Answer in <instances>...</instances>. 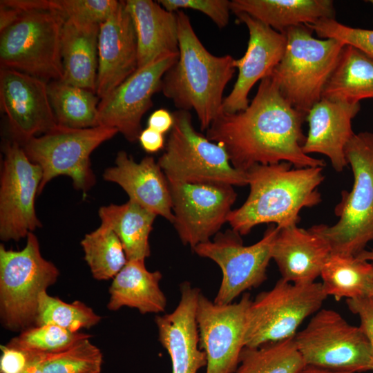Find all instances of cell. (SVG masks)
I'll use <instances>...</instances> for the list:
<instances>
[{
  "instance_id": "6da1fadb",
  "label": "cell",
  "mask_w": 373,
  "mask_h": 373,
  "mask_svg": "<svg viewBox=\"0 0 373 373\" xmlns=\"http://www.w3.org/2000/svg\"><path fill=\"white\" fill-rule=\"evenodd\" d=\"M305 119L268 76L260 80L249 106L236 113L221 114L207 130V137L224 147L232 166L242 172L255 164L281 162L295 168L324 167L323 160L303 151Z\"/></svg>"
},
{
  "instance_id": "7a4b0ae2",
  "label": "cell",
  "mask_w": 373,
  "mask_h": 373,
  "mask_svg": "<svg viewBox=\"0 0 373 373\" xmlns=\"http://www.w3.org/2000/svg\"><path fill=\"white\" fill-rule=\"evenodd\" d=\"M323 167L295 168L287 162L255 164L245 173L249 194L243 204L229 213L227 222L240 236L262 223L280 229L297 225L303 208L321 202L318 186Z\"/></svg>"
},
{
  "instance_id": "3957f363",
  "label": "cell",
  "mask_w": 373,
  "mask_h": 373,
  "mask_svg": "<svg viewBox=\"0 0 373 373\" xmlns=\"http://www.w3.org/2000/svg\"><path fill=\"white\" fill-rule=\"evenodd\" d=\"M176 13L179 57L164 74L161 90L179 110H193L200 129L205 131L222 114L223 93L235 73L236 59L209 52L189 16L182 10Z\"/></svg>"
},
{
  "instance_id": "277c9868",
  "label": "cell",
  "mask_w": 373,
  "mask_h": 373,
  "mask_svg": "<svg viewBox=\"0 0 373 373\" xmlns=\"http://www.w3.org/2000/svg\"><path fill=\"white\" fill-rule=\"evenodd\" d=\"M345 155L354 177L351 191H343L333 225L310 229L328 243L331 254L356 256L373 241V133H354Z\"/></svg>"
},
{
  "instance_id": "5b68a950",
  "label": "cell",
  "mask_w": 373,
  "mask_h": 373,
  "mask_svg": "<svg viewBox=\"0 0 373 373\" xmlns=\"http://www.w3.org/2000/svg\"><path fill=\"white\" fill-rule=\"evenodd\" d=\"M306 25L288 28L283 58L269 77L284 98L307 117L318 102L344 44L334 39H319Z\"/></svg>"
},
{
  "instance_id": "8992f818",
  "label": "cell",
  "mask_w": 373,
  "mask_h": 373,
  "mask_svg": "<svg viewBox=\"0 0 373 373\" xmlns=\"http://www.w3.org/2000/svg\"><path fill=\"white\" fill-rule=\"evenodd\" d=\"M16 8L18 15L0 30L1 68H10L46 82L62 80L61 35L65 18L45 9Z\"/></svg>"
},
{
  "instance_id": "52a82bcc",
  "label": "cell",
  "mask_w": 373,
  "mask_h": 373,
  "mask_svg": "<svg viewBox=\"0 0 373 373\" xmlns=\"http://www.w3.org/2000/svg\"><path fill=\"white\" fill-rule=\"evenodd\" d=\"M19 251L0 245V318L12 332L35 325L39 295L56 283L57 267L45 259L37 236L30 232Z\"/></svg>"
},
{
  "instance_id": "ba28073f",
  "label": "cell",
  "mask_w": 373,
  "mask_h": 373,
  "mask_svg": "<svg viewBox=\"0 0 373 373\" xmlns=\"http://www.w3.org/2000/svg\"><path fill=\"white\" fill-rule=\"evenodd\" d=\"M173 126L157 163L169 182L247 185L246 173L235 169L224 147L194 128L188 111L173 113Z\"/></svg>"
},
{
  "instance_id": "9c48e42d",
  "label": "cell",
  "mask_w": 373,
  "mask_h": 373,
  "mask_svg": "<svg viewBox=\"0 0 373 373\" xmlns=\"http://www.w3.org/2000/svg\"><path fill=\"white\" fill-rule=\"evenodd\" d=\"M321 283L295 284L280 278L251 300L247 316L245 347L292 338L298 327L327 298Z\"/></svg>"
},
{
  "instance_id": "30bf717a",
  "label": "cell",
  "mask_w": 373,
  "mask_h": 373,
  "mask_svg": "<svg viewBox=\"0 0 373 373\" xmlns=\"http://www.w3.org/2000/svg\"><path fill=\"white\" fill-rule=\"evenodd\" d=\"M117 133L115 128L100 126L75 129L57 125L41 136L19 143L28 158L42 169L38 195L52 179L59 175L70 177L77 190L88 191L95 183L90 155Z\"/></svg>"
},
{
  "instance_id": "8fae6325",
  "label": "cell",
  "mask_w": 373,
  "mask_h": 373,
  "mask_svg": "<svg viewBox=\"0 0 373 373\" xmlns=\"http://www.w3.org/2000/svg\"><path fill=\"white\" fill-rule=\"evenodd\" d=\"M294 339L306 365L352 373L373 370L364 331L334 309H320Z\"/></svg>"
},
{
  "instance_id": "7c38bea8",
  "label": "cell",
  "mask_w": 373,
  "mask_h": 373,
  "mask_svg": "<svg viewBox=\"0 0 373 373\" xmlns=\"http://www.w3.org/2000/svg\"><path fill=\"white\" fill-rule=\"evenodd\" d=\"M280 229L271 224L262 238L249 246L243 245L238 232L227 229L193 249L198 256L214 261L221 269L222 278L215 303H231L241 294L258 287L267 279L272 246Z\"/></svg>"
},
{
  "instance_id": "4fadbf2b",
  "label": "cell",
  "mask_w": 373,
  "mask_h": 373,
  "mask_svg": "<svg viewBox=\"0 0 373 373\" xmlns=\"http://www.w3.org/2000/svg\"><path fill=\"white\" fill-rule=\"evenodd\" d=\"M42 176L40 166L28 158L17 141L6 143L0 180L1 240L19 241L41 227L35 202Z\"/></svg>"
},
{
  "instance_id": "5bb4252c",
  "label": "cell",
  "mask_w": 373,
  "mask_h": 373,
  "mask_svg": "<svg viewBox=\"0 0 373 373\" xmlns=\"http://www.w3.org/2000/svg\"><path fill=\"white\" fill-rule=\"evenodd\" d=\"M174 227L184 245L193 249L208 242L227 222L237 193L222 184L169 182Z\"/></svg>"
},
{
  "instance_id": "9a60e30c",
  "label": "cell",
  "mask_w": 373,
  "mask_h": 373,
  "mask_svg": "<svg viewBox=\"0 0 373 373\" xmlns=\"http://www.w3.org/2000/svg\"><path fill=\"white\" fill-rule=\"evenodd\" d=\"M251 302L244 293L237 303L220 305L200 293L196 308L199 346L207 355L205 373H234L245 347L247 316Z\"/></svg>"
},
{
  "instance_id": "2e32d148",
  "label": "cell",
  "mask_w": 373,
  "mask_h": 373,
  "mask_svg": "<svg viewBox=\"0 0 373 373\" xmlns=\"http://www.w3.org/2000/svg\"><path fill=\"white\" fill-rule=\"evenodd\" d=\"M179 54L163 57L137 69L98 105V125L115 128L130 142L138 140L143 115L153 105L152 97L161 90L162 78Z\"/></svg>"
},
{
  "instance_id": "e0dca14e",
  "label": "cell",
  "mask_w": 373,
  "mask_h": 373,
  "mask_svg": "<svg viewBox=\"0 0 373 373\" xmlns=\"http://www.w3.org/2000/svg\"><path fill=\"white\" fill-rule=\"evenodd\" d=\"M0 104L10 131L19 143L57 126L48 82L10 68L0 70Z\"/></svg>"
},
{
  "instance_id": "ac0fdd59",
  "label": "cell",
  "mask_w": 373,
  "mask_h": 373,
  "mask_svg": "<svg viewBox=\"0 0 373 373\" xmlns=\"http://www.w3.org/2000/svg\"><path fill=\"white\" fill-rule=\"evenodd\" d=\"M247 28L249 38L243 57L235 60L238 75L231 93L224 99L222 114L245 110L249 104V93L256 83L271 75L284 55L287 38L246 13L236 15Z\"/></svg>"
},
{
  "instance_id": "d6986e66",
  "label": "cell",
  "mask_w": 373,
  "mask_h": 373,
  "mask_svg": "<svg viewBox=\"0 0 373 373\" xmlns=\"http://www.w3.org/2000/svg\"><path fill=\"white\" fill-rule=\"evenodd\" d=\"M137 70L135 30L124 1L99 26L95 93L101 99Z\"/></svg>"
},
{
  "instance_id": "ffe728a7",
  "label": "cell",
  "mask_w": 373,
  "mask_h": 373,
  "mask_svg": "<svg viewBox=\"0 0 373 373\" xmlns=\"http://www.w3.org/2000/svg\"><path fill=\"white\" fill-rule=\"evenodd\" d=\"M180 299L169 314L155 318L158 339L169 354L172 373H198L207 366V355L199 346L196 308L200 291L184 281L180 285Z\"/></svg>"
},
{
  "instance_id": "44dd1931",
  "label": "cell",
  "mask_w": 373,
  "mask_h": 373,
  "mask_svg": "<svg viewBox=\"0 0 373 373\" xmlns=\"http://www.w3.org/2000/svg\"><path fill=\"white\" fill-rule=\"evenodd\" d=\"M104 180L117 184L129 200L173 223L174 216L169 181L151 156L136 162L125 151H119L115 165L103 173Z\"/></svg>"
},
{
  "instance_id": "7402d4cb",
  "label": "cell",
  "mask_w": 373,
  "mask_h": 373,
  "mask_svg": "<svg viewBox=\"0 0 373 373\" xmlns=\"http://www.w3.org/2000/svg\"><path fill=\"white\" fill-rule=\"evenodd\" d=\"M360 110V104H352L322 98L309 111L307 135L303 152L327 156L337 172L347 166L345 149L354 135L352 121Z\"/></svg>"
},
{
  "instance_id": "603a6c76",
  "label": "cell",
  "mask_w": 373,
  "mask_h": 373,
  "mask_svg": "<svg viewBox=\"0 0 373 373\" xmlns=\"http://www.w3.org/2000/svg\"><path fill=\"white\" fill-rule=\"evenodd\" d=\"M331 254L327 241L310 228L297 225L280 229L271 250L281 278L295 284H309L321 276Z\"/></svg>"
},
{
  "instance_id": "cb8c5ba5",
  "label": "cell",
  "mask_w": 373,
  "mask_h": 373,
  "mask_svg": "<svg viewBox=\"0 0 373 373\" xmlns=\"http://www.w3.org/2000/svg\"><path fill=\"white\" fill-rule=\"evenodd\" d=\"M134 25L137 44V69L169 55L179 54L176 12L151 0L124 1Z\"/></svg>"
},
{
  "instance_id": "d4e9b609",
  "label": "cell",
  "mask_w": 373,
  "mask_h": 373,
  "mask_svg": "<svg viewBox=\"0 0 373 373\" xmlns=\"http://www.w3.org/2000/svg\"><path fill=\"white\" fill-rule=\"evenodd\" d=\"M99 26L68 19L61 35V81L94 93L98 70Z\"/></svg>"
},
{
  "instance_id": "484cf974",
  "label": "cell",
  "mask_w": 373,
  "mask_h": 373,
  "mask_svg": "<svg viewBox=\"0 0 373 373\" xmlns=\"http://www.w3.org/2000/svg\"><path fill=\"white\" fill-rule=\"evenodd\" d=\"M162 278L160 271H149L144 260H128L109 287L108 309L116 311L125 306L142 314L164 312L166 298L160 286Z\"/></svg>"
},
{
  "instance_id": "4316f807",
  "label": "cell",
  "mask_w": 373,
  "mask_h": 373,
  "mask_svg": "<svg viewBox=\"0 0 373 373\" xmlns=\"http://www.w3.org/2000/svg\"><path fill=\"white\" fill-rule=\"evenodd\" d=\"M230 9L235 15L246 13L281 33L293 26L335 19L330 0H232Z\"/></svg>"
},
{
  "instance_id": "83f0119b",
  "label": "cell",
  "mask_w": 373,
  "mask_h": 373,
  "mask_svg": "<svg viewBox=\"0 0 373 373\" xmlns=\"http://www.w3.org/2000/svg\"><path fill=\"white\" fill-rule=\"evenodd\" d=\"M322 98L352 104L373 99V59L352 46L344 45Z\"/></svg>"
},
{
  "instance_id": "f1b7e54d",
  "label": "cell",
  "mask_w": 373,
  "mask_h": 373,
  "mask_svg": "<svg viewBox=\"0 0 373 373\" xmlns=\"http://www.w3.org/2000/svg\"><path fill=\"white\" fill-rule=\"evenodd\" d=\"M101 224L113 231L121 240L128 260H145L151 254L149 242L156 215L135 202L111 204L98 211Z\"/></svg>"
},
{
  "instance_id": "f546056e",
  "label": "cell",
  "mask_w": 373,
  "mask_h": 373,
  "mask_svg": "<svg viewBox=\"0 0 373 373\" xmlns=\"http://www.w3.org/2000/svg\"><path fill=\"white\" fill-rule=\"evenodd\" d=\"M48 92L57 125L75 129L99 126L100 99L95 93L61 80L48 82Z\"/></svg>"
},
{
  "instance_id": "4dcf8cb0",
  "label": "cell",
  "mask_w": 373,
  "mask_h": 373,
  "mask_svg": "<svg viewBox=\"0 0 373 373\" xmlns=\"http://www.w3.org/2000/svg\"><path fill=\"white\" fill-rule=\"evenodd\" d=\"M320 276L327 296L337 300L367 296L373 281V263L356 256L331 254Z\"/></svg>"
},
{
  "instance_id": "1f68e13d",
  "label": "cell",
  "mask_w": 373,
  "mask_h": 373,
  "mask_svg": "<svg viewBox=\"0 0 373 373\" xmlns=\"http://www.w3.org/2000/svg\"><path fill=\"white\" fill-rule=\"evenodd\" d=\"M305 365L292 337L245 347L234 373H299Z\"/></svg>"
},
{
  "instance_id": "d6a6232c",
  "label": "cell",
  "mask_w": 373,
  "mask_h": 373,
  "mask_svg": "<svg viewBox=\"0 0 373 373\" xmlns=\"http://www.w3.org/2000/svg\"><path fill=\"white\" fill-rule=\"evenodd\" d=\"M80 244L84 260L96 280L113 278L128 261L118 236L111 229L102 225L86 233Z\"/></svg>"
},
{
  "instance_id": "836d02e7",
  "label": "cell",
  "mask_w": 373,
  "mask_h": 373,
  "mask_svg": "<svg viewBox=\"0 0 373 373\" xmlns=\"http://www.w3.org/2000/svg\"><path fill=\"white\" fill-rule=\"evenodd\" d=\"M102 317L85 303L76 300L66 303L50 296L46 291L39 296L35 325H54L73 332L90 329L98 324Z\"/></svg>"
},
{
  "instance_id": "e575fe53",
  "label": "cell",
  "mask_w": 373,
  "mask_h": 373,
  "mask_svg": "<svg viewBox=\"0 0 373 373\" xmlns=\"http://www.w3.org/2000/svg\"><path fill=\"white\" fill-rule=\"evenodd\" d=\"M91 335L73 332L57 325L47 324L28 327L12 338L6 345L39 353H56L66 350Z\"/></svg>"
},
{
  "instance_id": "d590c367",
  "label": "cell",
  "mask_w": 373,
  "mask_h": 373,
  "mask_svg": "<svg viewBox=\"0 0 373 373\" xmlns=\"http://www.w3.org/2000/svg\"><path fill=\"white\" fill-rule=\"evenodd\" d=\"M103 354L89 338L56 353H46L43 373H101Z\"/></svg>"
},
{
  "instance_id": "8d00e7d4",
  "label": "cell",
  "mask_w": 373,
  "mask_h": 373,
  "mask_svg": "<svg viewBox=\"0 0 373 373\" xmlns=\"http://www.w3.org/2000/svg\"><path fill=\"white\" fill-rule=\"evenodd\" d=\"M116 0H44L46 10L61 15L65 19L101 24L117 9Z\"/></svg>"
},
{
  "instance_id": "74e56055",
  "label": "cell",
  "mask_w": 373,
  "mask_h": 373,
  "mask_svg": "<svg viewBox=\"0 0 373 373\" xmlns=\"http://www.w3.org/2000/svg\"><path fill=\"white\" fill-rule=\"evenodd\" d=\"M306 26L321 38L334 39L352 46L373 59V30L350 27L335 19H323Z\"/></svg>"
},
{
  "instance_id": "f35d334b",
  "label": "cell",
  "mask_w": 373,
  "mask_h": 373,
  "mask_svg": "<svg viewBox=\"0 0 373 373\" xmlns=\"http://www.w3.org/2000/svg\"><path fill=\"white\" fill-rule=\"evenodd\" d=\"M164 8L170 12L180 9L198 10L208 16L220 28L226 27L229 21L230 1L228 0H159Z\"/></svg>"
},
{
  "instance_id": "ab89813d",
  "label": "cell",
  "mask_w": 373,
  "mask_h": 373,
  "mask_svg": "<svg viewBox=\"0 0 373 373\" xmlns=\"http://www.w3.org/2000/svg\"><path fill=\"white\" fill-rule=\"evenodd\" d=\"M346 303L349 309L359 317L360 326L369 340L373 356V296L347 299Z\"/></svg>"
},
{
  "instance_id": "60d3db41",
  "label": "cell",
  "mask_w": 373,
  "mask_h": 373,
  "mask_svg": "<svg viewBox=\"0 0 373 373\" xmlns=\"http://www.w3.org/2000/svg\"><path fill=\"white\" fill-rule=\"evenodd\" d=\"M0 349V373H21L26 367L33 353L8 345H1Z\"/></svg>"
},
{
  "instance_id": "b9f144b4",
  "label": "cell",
  "mask_w": 373,
  "mask_h": 373,
  "mask_svg": "<svg viewBox=\"0 0 373 373\" xmlns=\"http://www.w3.org/2000/svg\"><path fill=\"white\" fill-rule=\"evenodd\" d=\"M138 140L143 149L149 153H156L164 146L163 134L149 127L141 131Z\"/></svg>"
},
{
  "instance_id": "7bdbcfd3",
  "label": "cell",
  "mask_w": 373,
  "mask_h": 373,
  "mask_svg": "<svg viewBox=\"0 0 373 373\" xmlns=\"http://www.w3.org/2000/svg\"><path fill=\"white\" fill-rule=\"evenodd\" d=\"M174 123L173 114L164 108L155 111L149 117L148 127L162 133L171 131Z\"/></svg>"
},
{
  "instance_id": "ee69618b",
  "label": "cell",
  "mask_w": 373,
  "mask_h": 373,
  "mask_svg": "<svg viewBox=\"0 0 373 373\" xmlns=\"http://www.w3.org/2000/svg\"><path fill=\"white\" fill-rule=\"evenodd\" d=\"M45 354L33 352L28 364L21 373H43L42 364Z\"/></svg>"
},
{
  "instance_id": "f6af8a7d",
  "label": "cell",
  "mask_w": 373,
  "mask_h": 373,
  "mask_svg": "<svg viewBox=\"0 0 373 373\" xmlns=\"http://www.w3.org/2000/svg\"><path fill=\"white\" fill-rule=\"evenodd\" d=\"M299 373H352L343 371H336L312 365H305Z\"/></svg>"
},
{
  "instance_id": "bcb514c9",
  "label": "cell",
  "mask_w": 373,
  "mask_h": 373,
  "mask_svg": "<svg viewBox=\"0 0 373 373\" xmlns=\"http://www.w3.org/2000/svg\"><path fill=\"white\" fill-rule=\"evenodd\" d=\"M356 257L360 260H366L373 263V249L370 250L365 249Z\"/></svg>"
},
{
  "instance_id": "7dc6e473",
  "label": "cell",
  "mask_w": 373,
  "mask_h": 373,
  "mask_svg": "<svg viewBox=\"0 0 373 373\" xmlns=\"http://www.w3.org/2000/svg\"><path fill=\"white\" fill-rule=\"evenodd\" d=\"M367 296H373V281L370 284V287L368 289Z\"/></svg>"
},
{
  "instance_id": "c3c4849f",
  "label": "cell",
  "mask_w": 373,
  "mask_h": 373,
  "mask_svg": "<svg viewBox=\"0 0 373 373\" xmlns=\"http://www.w3.org/2000/svg\"><path fill=\"white\" fill-rule=\"evenodd\" d=\"M367 1L370 2L373 6V0H370V1Z\"/></svg>"
}]
</instances>
